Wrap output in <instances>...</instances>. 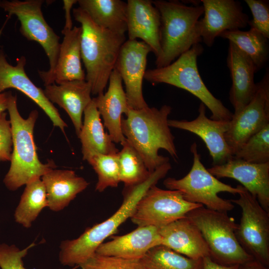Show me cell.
<instances>
[{"instance_id": "obj_1", "label": "cell", "mask_w": 269, "mask_h": 269, "mask_svg": "<svg viewBox=\"0 0 269 269\" xmlns=\"http://www.w3.org/2000/svg\"><path fill=\"white\" fill-rule=\"evenodd\" d=\"M171 110L166 105L159 109L149 106L138 110L130 108L126 118L122 119L124 135L150 172L169 162L168 157L158 154L160 149L166 150L175 160L178 158L174 136L168 124Z\"/></svg>"}, {"instance_id": "obj_2", "label": "cell", "mask_w": 269, "mask_h": 269, "mask_svg": "<svg viewBox=\"0 0 269 269\" xmlns=\"http://www.w3.org/2000/svg\"><path fill=\"white\" fill-rule=\"evenodd\" d=\"M169 162L151 172L143 182L127 189L119 209L104 221L87 228L78 238L61 242L59 260L64 266H79L95 253L98 247L115 234L119 227L132 216L136 206L146 191L164 178L171 169Z\"/></svg>"}, {"instance_id": "obj_3", "label": "cell", "mask_w": 269, "mask_h": 269, "mask_svg": "<svg viewBox=\"0 0 269 269\" xmlns=\"http://www.w3.org/2000/svg\"><path fill=\"white\" fill-rule=\"evenodd\" d=\"M72 11L74 19L81 24V56L86 71L85 80L91 86L92 94L99 95L104 93L126 36L97 25L79 7Z\"/></svg>"}, {"instance_id": "obj_4", "label": "cell", "mask_w": 269, "mask_h": 269, "mask_svg": "<svg viewBox=\"0 0 269 269\" xmlns=\"http://www.w3.org/2000/svg\"><path fill=\"white\" fill-rule=\"evenodd\" d=\"M16 96L11 95L7 110L12 134V151L10 166L3 182L11 191L41 177L56 168L53 161L46 163L39 159L34 140V128L38 116L36 110L32 111L26 119L20 115Z\"/></svg>"}, {"instance_id": "obj_5", "label": "cell", "mask_w": 269, "mask_h": 269, "mask_svg": "<svg viewBox=\"0 0 269 269\" xmlns=\"http://www.w3.org/2000/svg\"><path fill=\"white\" fill-rule=\"evenodd\" d=\"M160 15L161 53L156 68L166 66L191 47L202 41L198 22L202 5L187 6L178 0L152 1Z\"/></svg>"}, {"instance_id": "obj_6", "label": "cell", "mask_w": 269, "mask_h": 269, "mask_svg": "<svg viewBox=\"0 0 269 269\" xmlns=\"http://www.w3.org/2000/svg\"><path fill=\"white\" fill-rule=\"evenodd\" d=\"M203 50L201 44H196L169 65L146 70L144 78L152 84L165 83L186 90L208 107L210 119L230 121L233 113L209 91L199 74L197 60Z\"/></svg>"}, {"instance_id": "obj_7", "label": "cell", "mask_w": 269, "mask_h": 269, "mask_svg": "<svg viewBox=\"0 0 269 269\" xmlns=\"http://www.w3.org/2000/svg\"><path fill=\"white\" fill-rule=\"evenodd\" d=\"M186 217L198 229L216 262L226 266L242 265L254 260L238 242V224L227 212L203 206L190 211Z\"/></svg>"}, {"instance_id": "obj_8", "label": "cell", "mask_w": 269, "mask_h": 269, "mask_svg": "<svg viewBox=\"0 0 269 269\" xmlns=\"http://www.w3.org/2000/svg\"><path fill=\"white\" fill-rule=\"evenodd\" d=\"M190 151L193 160L189 172L179 179L166 178L163 181L164 186L169 190L180 191L186 200L205 205L208 209L225 212L233 210L235 206L230 200L224 199L218 194L226 192L239 194L243 186L238 185L233 187L220 181L210 173L201 162L195 142L191 145Z\"/></svg>"}, {"instance_id": "obj_9", "label": "cell", "mask_w": 269, "mask_h": 269, "mask_svg": "<svg viewBox=\"0 0 269 269\" xmlns=\"http://www.w3.org/2000/svg\"><path fill=\"white\" fill-rule=\"evenodd\" d=\"M42 0H0V8L8 13L9 16L15 15L20 21L19 31L29 41L38 43L44 49L49 63L47 71H38L44 80L54 70L60 46V37L49 25L42 11Z\"/></svg>"}, {"instance_id": "obj_10", "label": "cell", "mask_w": 269, "mask_h": 269, "mask_svg": "<svg viewBox=\"0 0 269 269\" xmlns=\"http://www.w3.org/2000/svg\"><path fill=\"white\" fill-rule=\"evenodd\" d=\"M237 199H231L239 206L242 216L235 231L238 242L254 259L269 265V213L243 187Z\"/></svg>"}, {"instance_id": "obj_11", "label": "cell", "mask_w": 269, "mask_h": 269, "mask_svg": "<svg viewBox=\"0 0 269 269\" xmlns=\"http://www.w3.org/2000/svg\"><path fill=\"white\" fill-rule=\"evenodd\" d=\"M202 206L186 200L179 191L164 190L154 185L140 198L130 219L138 227L160 228L185 218L190 211Z\"/></svg>"}, {"instance_id": "obj_12", "label": "cell", "mask_w": 269, "mask_h": 269, "mask_svg": "<svg viewBox=\"0 0 269 269\" xmlns=\"http://www.w3.org/2000/svg\"><path fill=\"white\" fill-rule=\"evenodd\" d=\"M269 124V73L256 83L251 101L239 113L233 115L225 134L233 155L252 136Z\"/></svg>"}, {"instance_id": "obj_13", "label": "cell", "mask_w": 269, "mask_h": 269, "mask_svg": "<svg viewBox=\"0 0 269 269\" xmlns=\"http://www.w3.org/2000/svg\"><path fill=\"white\" fill-rule=\"evenodd\" d=\"M151 48L142 41L127 40L122 46L115 68L125 86L129 107L138 110L148 107L142 93L147 57Z\"/></svg>"}, {"instance_id": "obj_14", "label": "cell", "mask_w": 269, "mask_h": 269, "mask_svg": "<svg viewBox=\"0 0 269 269\" xmlns=\"http://www.w3.org/2000/svg\"><path fill=\"white\" fill-rule=\"evenodd\" d=\"M204 17L198 22L202 41L212 46L217 37L226 31L240 30L248 25L249 17L241 3L234 0H202Z\"/></svg>"}, {"instance_id": "obj_15", "label": "cell", "mask_w": 269, "mask_h": 269, "mask_svg": "<svg viewBox=\"0 0 269 269\" xmlns=\"http://www.w3.org/2000/svg\"><path fill=\"white\" fill-rule=\"evenodd\" d=\"M26 58H18L15 65L8 63L3 50L0 49V93L9 88L18 90L35 102L47 115L53 125L65 134L67 125L56 108L45 96L43 90L36 86L27 75L24 67Z\"/></svg>"}, {"instance_id": "obj_16", "label": "cell", "mask_w": 269, "mask_h": 269, "mask_svg": "<svg viewBox=\"0 0 269 269\" xmlns=\"http://www.w3.org/2000/svg\"><path fill=\"white\" fill-rule=\"evenodd\" d=\"M207 170L217 178H229L238 181L269 213V162L252 163L233 157Z\"/></svg>"}, {"instance_id": "obj_17", "label": "cell", "mask_w": 269, "mask_h": 269, "mask_svg": "<svg viewBox=\"0 0 269 269\" xmlns=\"http://www.w3.org/2000/svg\"><path fill=\"white\" fill-rule=\"evenodd\" d=\"M230 121L214 120L206 115V106L200 103L198 115L192 121L168 120L169 127L190 132L205 142L213 160V164L220 165L232 159L233 155L228 145L225 134Z\"/></svg>"}, {"instance_id": "obj_18", "label": "cell", "mask_w": 269, "mask_h": 269, "mask_svg": "<svg viewBox=\"0 0 269 269\" xmlns=\"http://www.w3.org/2000/svg\"><path fill=\"white\" fill-rule=\"evenodd\" d=\"M127 26L129 40L140 38L151 49L156 58L161 53L160 15L152 0H128Z\"/></svg>"}, {"instance_id": "obj_19", "label": "cell", "mask_w": 269, "mask_h": 269, "mask_svg": "<svg viewBox=\"0 0 269 269\" xmlns=\"http://www.w3.org/2000/svg\"><path fill=\"white\" fill-rule=\"evenodd\" d=\"M227 64L232 81L229 99L234 109L233 114L236 115L245 107L255 94L256 83L254 75L256 72L250 57L231 41Z\"/></svg>"}, {"instance_id": "obj_20", "label": "cell", "mask_w": 269, "mask_h": 269, "mask_svg": "<svg viewBox=\"0 0 269 269\" xmlns=\"http://www.w3.org/2000/svg\"><path fill=\"white\" fill-rule=\"evenodd\" d=\"M122 80L114 69L109 79L107 91L92 98L113 142L122 143L126 138L122 130V116L129 108Z\"/></svg>"}, {"instance_id": "obj_21", "label": "cell", "mask_w": 269, "mask_h": 269, "mask_svg": "<svg viewBox=\"0 0 269 269\" xmlns=\"http://www.w3.org/2000/svg\"><path fill=\"white\" fill-rule=\"evenodd\" d=\"M43 91L51 103L56 104L67 113L78 137L83 125L84 110L92 101L90 84L85 80L53 83L45 86Z\"/></svg>"}, {"instance_id": "obj_22", "label": "cell", "mask_w": 269, "mask_h": 269, "mask_svg": "<svg viewBox=\"0 0 269 269\" xmlns=\"http://www.w3.org/2000/svg\"><path fill=\"white\" fill-rule=\"evenodd\" d=\"M161 245L158 228L153 226L138 227L133 231L103 243L96 253L125 259L139 260L154 247Z\"/></svg>"}, {"instance_id": "obj_23", "label": "cell", "mask_w": 269, "mask_h": 269, "mask_svg": "<svg viewBox=\"0 0 269 269\" xmlns=\"http://www.w3.org/2000/svg\"><path fill=\"white\" fill-rule=\"evenodd\" d=\"M161 245L194 260L210 256L200 232L186 217L158 228Z\"/></svg>"}, {"instance_id": "obj_24", "label": "cell", "mask_w": 269, "mask_h": 269, "mask_svg": "<svg viewBox=\"0 0 269 269\" xmlns=\"http://www.w3.org/2000/svg\"><path fill=\"white\" fill-rule=\"evenodd\" d=\"M81 27L74 26L71 30H62L64 35L60 43L56 67L52 74L43 80L45 86L59 84L73 80H85L81 56Z\"/></svg>"}, {"instance_id": "obj_25", "label": "cell", "mask_w": 269, "mask_h": 269, "mask_svg": "<svg viewBox=\"0 0 269 269\" xmlns=\"http://www.w3.org/2000/svg\"><path fill=\"white\" fill-rule=\"evenodd\" d=\"M47 194L48 207L54 212L62 210L89 183L71 170L52 169L41 177Z\"/></svg>"}, {"instance_id": "obj_26", "label": "cell", "mask_w": 269, "mask_h": 269, "mask_svg": "<svg viewBox=\"0 0 269 269\" xmlns=\"http://www.w3.org/2000/svg\"><path fill=\"white\" fill-rule=\"evenodd\" d=\"M82 145L83 159L96 154H113L119 150L109 134L105 133L100 113L93 99L84 112V121L78 136Z\"/></svg>"}, {"instance_id": "obj_27", "label": "cell", "mask_w": 269, "mask_h": 269, "mask_svg": "<svg viewBox=\"0 0 269 269\" xmlns=\"http://www.w3.org/2000/svg\"><path fill=\"white\" fill-rule=\"evenodd\" d=\"M79 7L101 27L125 34L127 2L121 0H79Z\"/></svg>"}, {"instance_id": "obj_28", "label": "cell", "mask_w": 269, "mask_h": 269, "mask_svg": "<svg viewBox=\"0 0 269 269\" xmlns=\"http://www.w3.org/2000/svg\"><path fill=\"white\" fill-rule=\"evenodd\" d=\"M220 37L234 43L253 61L256 72L267 63L269 55V38L258 31L250 28L248 31H226Z\"/></svg>"}, {"instance_id": "obj_29", "label": "cell", "mask_w": 269, "mask_h": 269, "mask_svg": "<svg viewBox=\"0 0 269 269\" xmlns=\"http://www.w3.org/2000/svg\"><path fill=\"white\" fill-rule=\"evenodd\" d=\"M21 196L14 214L16 223L30 228L41 211L48 207L46 190L41 178L27 184Z\"/></svg>"}, {"instance_id": "obj_30", "label": "cell", "mask_w": 269, "mask_h": 269, "mask_svg": "<svg viewBox=\"0 0 269 269\" xmlns=\"http://www.w3.org/2000/svg\"><path fill=\"white\" fill-rule=\"evenodd\" d=\"M121 144L122 149L118 153L120 168V179L126 188L138 185L150 175L142 158L126 139Z\"/></svg>"}, {"instance_id": "obj_31", "label": "cell", "mask_w": 269, "mask_h": 269, "mask_svg": "<svg viewBox=\"0 0 269 269\" xmlns=\"http://www.w3.org/2000/svg\"><path fill=\"white\" fill-rule=\"evenodd\" d=\"M202 259H192L159 245L150 249L140 260L146 269H201Z\"/></svg>"}, {"instance_id": "obj_32", "label": "cell", "mask_w": 269, "mask_h": 269, "mask_svg": "<svg viewBox=\"0 0 269 269\" xmlns=\"http://www.w3.org/2000/svg\"><path fill=\"white\" fill-rule=\"evenodd\" d=\"M118 153L96 154L88 161L98 176L96 191L101 192L108 187H116L121 182Z\"/></svg>"}, {"instance_id": "obj_33", "label": "cell", "mask_w": 269, "mask_h": 269, "mask_svg": "<svg viewBox=\"0 0 269 269\" xmlns=\"http://www.w3.org/2000/svg\"><path fill=\"white\" fill-rule=\"evenodd\" d=\"M233 157L252 163L269 162V124L243 143Z\"/></svg>"}, {"instance_id": "obj_34", "label": "cell", "mask_w": 269, "mask_h": 269, "mask_svg": "<svg viewBox=\"0 0 269 269\" xmlns=\"http://www.w3.org/2000/svg\"><path fill=\"white\" fill-rule=\"evenodd\" d=\"M79 267L82 269H146L140 260H128L96 253Z\"/></svg>"}, {"instance_id": "obj_35", "label": "cell", "mask_w": 269, "mask_h": 269, "mask_svg": "<svg viewBox=\"0 0 269 269\" xmlns=\"http://www.w3.org/2000/svg\"><path fill=\"white\" fill-rule=\"evenodd\" d=\"M253 15L248 25L269 39V2L267 0H245Z\"/></svg>"}, {"instance_id": "obj_36", "label": "cell", "mask_w": 269, "mask_h": 269, "mask_svg": "<svg viewBox=\"0 0 269 269\" xmlns=\"http://www.w3.org/2000/svg\"><path fill=\"white\" fill-rule=\"evenodd\" d=\"M35 245L34 243L22 250L14 245L0 244V268L1 269H26L23 265V259L28 250ZM75 266L70 269H77Z\"/></svg>"}, {"instance_id": "obj_37", "label": "cell", "mask_w": 269, "mask_h": 269, "mask_svg": "<svg viewBox=\"0 0 269 269\" xmlns=\"http://www.w3.org/2000/svg\"><path fill=\"white\" fill-rule=\"evenodd\" d=\"M12 134L9 120L6 113H0V161L11 160L12 151Z\"/></svg>"}, {"instance_id": "obj_38", "label": "cell", "mask_w": 269, "mask_h": 269, "mask_svg": "<svg viewBox=\"0 0 269 269\" xmlns=\"http://www.w3.org/2000/svg\"><path fill=\"white\" fill-rule=\"evenodd\" d=\"M240 265H223L216 262L210 256H206L202 259L201 269H238Z\"/></svg>"}, {"instance_id": "obj_39", "label": "cell", "mask_w": 269, "mask_h": 269, "mask_svg": "<svg viewBox=\"0 0 269 269\" xmlns=\"http://www.w3.org/2000/svg\"><path fill=\"white\" fill-rule=\"evenodd\" d=\"M78 0H64V9L65 11V24L62 30H71L72 29V21L71 16V9L73 5L77 3Z\"/></svg>"}, {"instance_id": "obj_40", "label": "cell", "mask_w": 269, "mask_h": 269, "mask_svg": "<svg viewBox=\"0 0 269 269\" xmlns=\"http://www.w3.org/2000/svg\"><path fill=\"white\" fill-rule=\"evenodd\" d=\"M238 269H268V268L259 261L254 259L240 265Z\"/></svg>"}, {"instance_id": "obj_41", "label": "cell", "mask_w": 269, "mask_h": 269, "mask_svg": "<svg viewBox=\"0 0 269 269\" xmlns=\"http://www.w3.org/2000/svg\"><path fill=\"white\" fill-rule=\"evenodd\" d=\"M12 94L9 91L7 92L0 93V113L7 110L10 97Z\"/></svg>"}]
</instances>
